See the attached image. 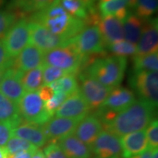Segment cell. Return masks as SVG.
<instances>
[{
	"mask_svg": "<svg viewBox=\"0 0 158 158\" xmlns=\"http://www.w3.org/2000/svg\"><path fill=\"white\" fill-rule=\"evenodd\" d=\"M8 155L5 149V147H0V158H7Z\"/></svg>",
	"mask_w": 158,
	"mask_h": 158,
	"instance_id": "45",
	"label": "cell"
},
{
	"mask_svg": "<svg viewBox=\"0 0 158 158\" xmlns=\"http://www.w3.org/2000/svg\"><path fill=\"white\" fill-rule=\"evenodd\" d=\"M13 59H12L4 46L2 42L0 41V70H6L13 67Z\"/></svg>",
	"mask_w": 158,
	"mask_h": 158,
	"instance_id": "40",
	"label": "cell"
},
{
	"mask_svg": "<svg viewBox=\"0 0 158 158\" xmlns=\"http://www.w3.org/2000/svg\"><path fill=\"white\" fill-rule=\"evenodd\" d=\"M16 1H24V0H16Z\"/></svg>",
	"mask_w": 158,
	"mask_h": 158,
	"instance_id": "52",
	"label": "cell"
},
{
	"mask_svg": "<svg viewBox=\"0 0 158 158\" xmlns=\"http://www.w3.org/2000/svg\"><path fill=\"white\" fill-rule=\"evenodd\" d=\"M108 50L115 56L124 57L135 56L136 46L133 43L127 42L126 40H121L118 42L114 43L106 46Z\"/></svg>",
	"mask_w": 158,
	"mask_h": 158,
	"instance_id": "30",
	"label": "cell"
},
{
	"mask_svg": "<svg viewBox=\"0 0 158 158\" xmlns=\"http://www.w3.org/2000/svg\"><path fill=\"white\" fill-rule=\"evenodd\" d=\"M29 43V21L26 19L17 21L3 38V45L7 54L15 59Z\"/></svg>",
	"mask_w": 158,
	"mask_h": 158,
	"instance_id": "10",
	"label": "cell"
},
{
	"mask_svg": "<svg viewBox=\"0 0 158 158\" xmlns=\"http://www.w3.org/2000/svg\"><path fill=\"white\" fill-rule=\"evenodd\" d=\"M156 107L143 100H136L129 107L118 112L103 130L122 137L147 128L155 118Z\"/></svg>",
	"mask_w": 158,
	"mask_h": 158,
	"instance_id": "1",
	"label": "cell"
},
{
	"mask_svg": "<svg viewBox=\"0 0 158 158\" xmlns=\"http://www.w3.org/2000/svg\"><path fill=\"white\" fill-rule=\"evenodd\" d=\"M103 130L102 124L94 114H88L78 122L74 135L90 147Z\"/></svg>",
	"mask_w": 158,
	"mask_h": 158,
	"instance_id": "16",
	"label": "cell"
},
{
	"mask_svg": "<svg viewBox=\"0 0 158 158\" xmlns=\"http://www.w3.org/2000/svg\"><path fill=\"white\" fill-rule=\"evenodd\" d=\"M144 20L136 15L128 13L127 16L122 21L124 29V38L126 41L135 45L139 41L143 27Z\"/></svg>",
	"mask_w": 158,
	"mask_h": 158,
	"instance_id": "24",
	"label": "cell"
},
{
	"mask_svg": "<svg viewBox=\"0 0 158 158\" xmlns=\"http://www.w3.org/2000/svg\"><path fill=\"white\" fill-rule=\"evenodd\" d=\"M35 152H36V150H30V151L15 154V155H8L7 158H31Z\"/></svg>",
	"mask_w": 158,
	"mask_h": 158,
	"instance_id": "42",
	"label": "cell"
},
{
	"mask_svg": "<svg viewBox=\"0 0 158 158\" xmlns=\"http://www.w3.org/2000/svg\"><path fill=\"white\" fill-rule=\"evenodd\" d=\"M5 2V0H0V7L4 5Z\"/></svg>",
	"mask_w": 158,
	"mask_h": 158,
	"instance_id": "49",
	"label": "cell"
},
{
	"mask_svg": "<svg viewBox=\"0 0 158 158\" xmlns=\"http://www.w3.org/2000/svg\"><path fill=\"white\" fill-rule=\"evenodd\" d=\"M4 73H5V70H0V84H1L2 80Z\"/></svg>",
	"mask_w": 158,
	"mask_h": 158,
	"instance_id": "48",
	"label": "cell"
},
{
	"mask_svg": "<svg viewBox=\"0 0 158 158\" xmlns=\"http://www.w3.org/2000/svg\"><path fill=\"white\" fill-rule=\"evenodd\" d=\"M70 44L84 57L106 54V45L97 26L85 27L79 34L70 39Z\"/></svg>",
	"mask_w": 158,
	"mask_h": 158,
	"instance_id": "6",
	"label": "cell"
},
{
	"mask_svg": "<svg viewBox=\"0 0 158 158\" xmlns=\"http://www.w3.org/2000/svg\"><path fill=\"white\" fill-rule=\"evenodd\" d=\"M108 1H110V0H100V2H106Z\"/></svg>",
	"mask_w": 158,
	"mask_h": 158,
	"instance_id": "50",
	"label": "cell"
},
{
	"mask_svg": "<svg viewBox=\"0 0 158 158\" xmlns=\"http://www.w3.org/2000/svg\"><path fill=\"white\" fill-rule=\"evenodd\" d=\"M54 0H24V1H16L15 5L25 13L31 11H40L46 8L51 5Z\"/></svg>",
	"mask_w": 158,
	"mask_h": 158,
	"instance_id": "33",
	"label": "cell"
},
{
	"mask_svg": "<svg viewBox=\"0 0 158 158\" xmlns=\"http://www.w3.org/2000/svg\"><path fill=\"white\" fill-rule=\"evenodd\" d=\"M56 143L62 149L68 158H92L90 147L73 134L60 138Z\"/></svg>",
	"mask_w": 158,
	"mask_h": 158,
	"instance_id": "21",
	"label": "cell"
},
{
	"mask_svg": "<svg viewBox=\"0 0 158 158\" xmlns=\"http://www.w3.org/2000/svg\"><path fill=\"white\" fill-rule=\"evenodd\" d=\"M5 149L8 155H13L30 150H37V148L29 141L21 138L11 137L5 146Z\"/></svg>",
	"mask_w": 158,
	"mask_h": 158,
	"instance_id": "29",
	"label": "cell"
},
{
	"mask_svg": "<svg viewBox=\"0 0 158 158\" xmlns=\"http://www.w3.org/2000/svg\"><path fill=\"white\" fill-rule=\"evenodd\" d=\"M130 84L135 91L140 100L149 102L157 108L158 103L157 72H133Z\"/></svg>",
	"mask_w": 158,
	"mask_h": 158,
	"instance_id": "7",
	"label": "cell"
},
{
	"mask_svg": "<svg viewBox=\"0 0 158 158\" xmlns=\"http://www.w3.org/2000/svg\"><path fill=\"white\" fill-rule=\"evenodd\" d=\"M93 158H122L120 138L102 130L91 147Z\"/></svg>",
	"mask_w": 158,
	"mask_h": 158,
	"instance_id": "11",
	"label": "cell"
},
{
	"mask_svg": "<svg viewBox=\"0 0 158 158\" xmlns=\"http://www.w3.org/2000/svg\"><path fill=\"white\" fill-rule=\"evenodd\" d=\"M153 150L151 148L148 147L145 151L139 154V155H137L135 156H133V157L130 158H152V155Z\"/></svg>",
	"mask_w": 158,
	"mask_h": 158,
	"instance_id": "43",
	"label": "cell"
},
{
	"mask_svg": "<svg viewBox=\"0 0 158 158\" xmlns=\"http://www.w3.org/2000/svg\"><path fill=\"white\" fill-rule=\"evenodd\" d=\"M146 135L148 141V146L151 149H155L158 148V122L155 118L149 124L146 131Z\"/></svg>",
	"mask_w": 158,
	"mask_h": 158,
	"instance_id": "37",
	"label": "cell"
},
{
	"mask_svg": "<svg viewBox=\"0 0 158 158\" xmlns=\"http://www.w3.org/2000/svg\"><path fill=\"white\" fill-rule=\"evenodd\" d=\"M23 74L12 67L5 71L0 84V92L17 105L26 92L21 83Z\"/></svg>",
	"mask_w": 158,
	"mask_h": 158,
	"instance_id": "14",
	"label": "cell"
},
{
	"mask_svg": "<svg viewBox=\"0 0 158 158\" xmlns=\"http://www.w3.org/2000/svg\"><path fill=\"white\" fill-rule=\"evenodd\" d=\"M86 57L82 56L72 44L43 53V64L54 66L70 74L76 75L84 67Z\"/></svg>",
	"mask_w": 158,
	"mask_h": 158,
	"instance_id": "4",
	"label": "cell"
},
{
	"mask_svg": "<svg viewBox=\"0 0 158 158\" xmlns=\"http://www.w3.org/2000/svg\"><path fill=\"white\" fill-rule=\"evenodd\" d=\"M70 95L62 92H55L54 96L47 102H44L45 109L51 115L54 116L55 112L59 106L62 105L65 100Z\"/></svg>",
	"mask_w": 158,
	"mask_h": 158,
	"instance_id": "36",
	"label": "cell"
},
{
	"mask_svg": "<svg viewBox=\"0 0 158 158\" xmlns=\"http://www.w3.org/2000/svg\"><path fill=\"white\" fill-rule=\"evenodd\" d=\"M89 1L92 2H95V1H97V0H89Z\"/></svg>",
	"mask_w": 158,
	"mask_h": 158,
	"instance_id": "51",
	"label": "cell"
},
{
	"mask_svg": "<svg viewBox=\"0 0 158 158\" xmlns=\"http://www.w3.org/2000/svg\"><path fill=\"white\" fill-rule=\"evenodd\" d=\"M13 128L10 124L0 122V147H4L13 136Z\"/></svg>",
	"mask_w": 158,
	"mask_h": 158,
	"instance_id": "39",
	"label": "cell"
},
{
	"mask_svg": "<svg viewBox=\"0 0 158 158\" xmlns=\"http://www.w3.org/2000/svg\"><path fill=\"white\" fill-rule=\"evenodd\" d=\"M158 49V22L157 19L144 20L141 36L136 47L135 56L153 54Z\"/></svg>",
	"mask_w": 158,
	"mask_h": 158,
	"instance_id": "15",
	"label": "cell"
},
{
	"mask_svg": "<svg viewBox=\"0 0 158 158\" xmlns=\"http://www.w3.org/2000/svg\"><path fill=\"white\" fill-rule=\"evenodd\" d=\"M19 113L23 121L42 126L53 117L45 109L44 102L38 92H27L18 103Z\"/></svg>",
	"mask_w": 158,
	"mask_h": 158,
	"instance_id": "5",
	"label": "cell"
},
{
	"mask_svg": "<svg viewBox=\"0 0 158 158\" xmlns=\"http://www.w3.org/2000/svg\"><path fill=\"white\" fill-rule=\"evenodd\" d=\"M54 92H62L71 95L79 91V84L76 75H66L62 78L58 79L48 84Z\"/></svg>",
	"mask_w": 158,
	"mask_h": 158,
	"instance_id": "28",
	"label": "cell"
},
{
	"mask_svg": "<svg viewBox=\"0 0 158 158\" xmlns=\"http://www.w3.org/2000/svg\"><path fill=\"white\" fill-rule=\"evenodd\" d=\"M81 120L75 118L53 116L41 126L47 139V143H55L65 136L73 134Z\"/></svg>",
	"mask_w": 158,
	"mask_h": 158,
	"instance_id": "12",
	"label": "cell"
},
{
	"mask_svg": "<svg viewBox=\"0 0 158 158\" xmlns=\"http://www.w3.org/2000/svg\"><path fill=\"white\" fill-rule=\"evenodd\" d=\"M122 158H130L139 155L149 147L146 130L126 134L120 138Z\"/></svg>",
	"mask_w": 158,
	"mask_h": 158,
	"instance_id": "19",
	"label": "cell"
},
{
	"mask_svg": "<svg viewBox=\"0 0 158 158\" xmlns=\"http://www.w3.org/2000/svg\"><path fill=\"white\" fill-rule=\"evenodd\" d=\"M158 0H136L135 14L142 19H148L157 10Z\"/></svg>",
	"mask_w": 158,
	"mask_h": 158,
	"instance_id": "31",
	"label": "cell"
},
{
	"mask_svg": "<svg viewBox=\"0 0 158 158\" xmlns=\"http://www.w3.org/2000/svg\"><path fill=\"white\" fill-rule=\"evenodd\" d=\"M158 70V54L134 56L133 72H157Z\"/></svg>",
	"mask_w": 158,
	"mask_h": 158,
	"instance_id": "27",
	"label": "cell"
},
{
	"mask_svg": "<svg viewBox=\"0 0 158 158\" xmlns=\"http://www.w3.org/2000/svg\"><path fill=\"white\" fill-rule=\"evenodd\" d=\"M45 158H68L62 149L55 143H49L43 149Z\"/></svg>",
	"mask_w": 158,
	"mask_h": 158,
	"instance_id": "38",
	"label": "cell"
},
{
	"mask_svg": "<svg viewBox=\"0 0 158 158\" xmlns=\"http://www.w3.org/2000/svg\"><path fill=\"white\" fill-rule=\"evenodd\" d=\"M18 15L9 11L0 10V40L5 37L7 31L16 22Z\"/></svg>",
	"mask_w": 158,
	"mask_h": 158,
	"instance_id": "35",
	"label": "cell"
},
{
	"mask_svg": "<svg viewBox=\"0 0 158 158\" xmlns=\"http://www.w3.org/2000/svg\"><path fill=\"white\" fill-rule=\"evenodd\" d=\"M127 5L125 0H110L106 2H100L98 5V11L101 18L114 15L118 10L124 7H127Z\"/></svg>",
	"mask_w": 158,
	"mask_h": 158,
	"instance_id": "32",
	"label": "cell"
},
{
	"mask_svg": "<svg viewBox=\"0 0 158 158\" xmlns=\"http://www.w3.org/2000/svg\"><path fill=\"white\" fill-rule=\"evenodd\" d=\"M13 135L21 138L37 148L42 147L47 143V139L41 126L23 121L13 130Z\"/></svg>",
	"mask_w": 158,
	"mask_h": 158,
	"instance_id": "22",
	"label": "cell"
},
{
	"mask_svg": "<svg viewBox=\"0 0 158 158\" xmlns=\"http://www.w3.org/2000/svg\"><path fill=\"white\" fill-rule=\"evenodd\" d=\"M98 25L106 46L123 40V24L122 21L116 17L109 15L101 18Z\"/></svg>",
	"mask_w": 158,
	"mask_h": 158,
	"instance_id": "20",
	"label": "cell"
},
{
	"mask_svg": "<svg viewBox=\"0 0 158 158\" xmlns=\"http://www.w3.org/2000/svg\"><path fill=\"white\" fill-rule=\"evenodd\" d=\"M127 59L119 56H89L85 64L84 73L108 88L118 86L123 80Z\"/></svg>",
	"mask_w": 158,
	"mask_h": 158,
	"instance_id": "3",
	"label": "cell"
},
{
	"mask_svg": "<svg viewBox=\"0 0 158 158\" xmlns=\"http://www.w3.org/2000/svg\"><path fill=\"white\" fill-rule=\"evenodd\" d=\"M60 4L67 13L72 16L82 20L86 24L89 10L91 7H89L83 0H60Z\"/></svg>",
	"mask_w": 158,
	"mask_h": 158,
	"instance_id": "26",
	"label": "cell"
},
{
	"mask_svg": "<svg viewBox=\"0 0 158 158\" xmlns=\"http://www.w3.org/2000/svg\"><path fill=\"white\" fill-rule=\"evenodd\" d=\"M127 7L130 8H134L136 4V0H125Z\"/></svg>",
	"mask_w": 158,
	"mask_h": 158,
	"instance_id": "46",
	"label": "cell"
},
{
	"mask_svg": "<svg viewBox=\"0 0 158 158\" xmlns=\"http://www.w3.org/2000/svg\"><path fill=\"white\" fill-rule=\"evenodd\" d=\"M90 107L80 90L68 97L55 112L57 117L81 120L90 113Z\"/></svg>",
	"mask_w": 158,
	"mask_h": 158,
	"instance_id": "13",
	"label": "cell"
},
{
	"mask_svg": "<svg viewBox=\"0 0 158 158\" xmlns=\"http://www.w3.org/2000/svg\"><path fill=\"white\" fill-rule=\"evenodd\" d=\"M31 158H45V156L43 150L37 149L36 152L34 153V155L31 156Z\"/></svg>",
	"mask_w": 158,
	"mask_h": 158,
	"instance_id": "44",
	"label": "cell"
},
{
	"mask_svg": "<svg viewBox=\"0 0 158 158\" xmlns=\"http://www.w3.org/2000/svg\"><path fill=\"white\" fill-rule=\"evenodd\" d=\"M152 158H158V149H155L153 150Z\"/></svg>",
	"mask_w": 158,
	"mask_h": 158,
	"instance_id": "47",
	"label": "cell"
},
{
	"mask_svg": "<svg viewBox=\"0 0 158 158\" xmlns=\"http://www.w3.org/2000/svg\"><path fill=\"white\" fill-rule=\"evenodd\" d=\"M21 83L25 92H38L43 86V67L23 73Z\"/></svg>",
	"mask_w": 158,
	"mask_h": 158,
	"instance_id": "25",
	"label": "cell"
},
{
	"mask_svg": "<svg viewBox=\"0 0 158 158\" xmlns=\"http://www.w3.org/2000/svg\"><path fill=\"white\" fill-rule=\"evenodd\" d=\"M29 43L36 46L43 53L70 44V39L67 40L55 35L43 25L35 21H29Z\"/></svg>",
	"mask_w": 158,
	"mask_h": 158,
	"instance_id": "8",
	"label": "cell"
},
{
	"mask_svg": "<svg viewBox=\"0 0 158 158\" xmlns=\"http://www.w3.org/2000/svg\"><path fill=\"white\" fill-rule=\"evenodd\" d=\"M23 121L18 105L0 92V122L10 124L14 129Z\"/></svg>",
	"mask_w": 158,
	"mask_h": 158,
	"instance_id": "23",
	"label": "cell"
},
{
	"mask_svg": "<svg viewBox=\"0 0 158 158\" xmlns=\"http://www.w3.org/2000/svg\"><path fill=\"white\" fill-rule=\"evenodd\" d=\"M30 21L43 25L54 34L70 40L86 27L82 20L70 15L61 5L60 0L54 2L46 8L37 11Z\"/></svg>",
	"mask_w": 158,
	"mask_h": 158,
	"instance_id": "2",
	"label": "cell"
},
{
	"mask_svg": "<svg viewBox=\"0 0 158 158\" xmlns=\"http://www.w3.org/2000/svg\"><path fill=\"white\" fill-rule=\"evenodd\" d=\"M80 92L89 106L91 110H97L105 102L113 89L100 84L84 73L78 75Z\"/></svg>",
	"mask_w": 158,
	"mask_h": 158,
	"instance_id": "9",
	"label": "cell"
},
{
	"mask_svg": "<svg viewBox=\"0 0 158 158\" xmlns=\"http://www.w3.org/2000/svg\"><path fill=\"white\" fill-rule=\"evenodd\" d=\"M38 94L41 100L45 102L50 100L54 96V92L49 85H44V86H41V88L38 90Z\"/></svg>",
	"mask_w": 158,
	"mask_h": 158,
	"instance_id": "41",
	"label": "cell"
},
{
	"mask_svg": "<svg viewBox=\"0 0 158 158\" xmlns=\"http://www.w3.org/2000/svg\"><path fill=\"white\" fill-rule=\"evenodd\" d=\"M43 53L35 45L29 44L13 59V68L22 73L43 65Z\"/></svg>",
	"mask_w": 158,
	"mask_h": 158,
	"instance_id": "18",
	"label": "cell"
},
{
	"mask_svg": "<svg viewBox=\"0 0 158 158\" xmlns=\"http://www.w3.org/2000/svg\"><path fill=\"white\" fill-rule=\"evenodd\" d=\"M135 100L133 91L127 88L117 86L111 90L100 108L118 113L129 107Z\"/></svg>",
	"mask_w": 158,
	"mask_h": 158,
	"instance_id": "17",
	"label": "cell"
},
{
	"mask_svg": "<svg viewBox=\"0 0 158 158\" xmlns=\"http://www.w3.org/2000/svg\"><path fill=\"white\" fill-rule=\"evenodd\" d=\"M43 67V82L45 85H48L55 81L62 78L70 73L62 69L49 65H42Z\"/></svg>",
	"mask_w": 158,
	"mask_h": 158,
	"instance_id": "34",
	"label": "cell"
}]
</instances>
